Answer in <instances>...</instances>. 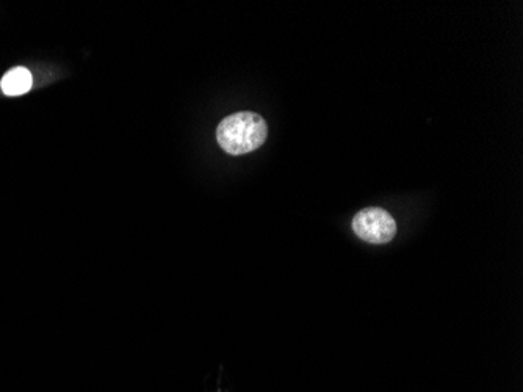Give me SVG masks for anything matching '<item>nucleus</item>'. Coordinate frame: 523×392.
<instances>
[{
  "instance_id": "f03ea898",
  "label": "nucleus",
  "mask_w": 523,
  "mask_h": 392,
  "mask_svg": "<svg viewBox=\"0 0 523 392\" xmlns=\"http://www.w3.org/2000/svg\"><path fill=\"white\" fill-rule=\"evenodd\" d=\"M353 231L367 244H389L397 234V223L389 212L381 207H367L354 215Z\"/></svg>"
},
{
  "instance_id": "f257e3e1",
  "label": "nucleus",
  "mask_w": 523,
  "mask_h": 392,
  "mask_svg": "<svg viewBox=\"0 0 523 392\" xmlns=\"http://www.w3.org/2000/svg\"><path fill=\"white\" fill-rule=\"evenodd\" d=\"M267 135V123L254 112L229 115L218 124L217 129L218 143L231 156L253 153L264 145Z\"/></svg>"
},
{
  "instance_id": "7ed1b4c3",
  "label": "nucleus",
  "mask_w": 523,
  "mask_h": 392,
  "mask_svg": "<svg viewBox=\"0 0 523 392\" xmlns=\"http://www.w3.org/2000/svg\"><path fill=\"white\" fill-rule=\"evenodd\" d=\"M33 79L29 69L13 68L5 74L4 79L0 82V87L7 96L26 95L27 91L32 88Z\"/></svg>"
}]
</instances>
